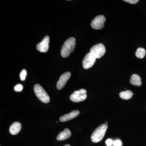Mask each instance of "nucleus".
I'll use <instances>...</instances> for the list:
<instances>
[{"mask_svg": "<svg viewBox=\"0 0 146 146\" xmlns=\"http://www.w3.org/2000/svg\"><path fill=\"white\" fill-rule=\"evenodd\" d=\"M76 43V39L74 37H70L67 39L61 48L60 52L61 56L63 58L68 57L74 49Z\"/></svg>", "mask_w": 146, "mask_h": 146, "instance_id": "1", "label": "nucleus"}, {"mask_svg": "<svg viewBox=\"0 0 146 146\" xmlns=\"http://www.w3.org/2000/svg\"><path fill=\"white\" fill-rule=\"evenodd\" d=\"M108 128L107 125H101L97 128L92 133L91 136V141L94 143H98L102 140Z\"/></svg>", "mask_w": 146, "mask_h": 146, "instance_id": "2", "label": "nucleus"}, {"mask_svg": "<svg viewBox=\"0 0 146 146\" xmlns=\"http://www.w3.org/2000/svg\"><path fill=\"white\" fill-rule=\"evenodd\" d=\"M34 91L36 97L44 103H48L50 101L48 95L41 85L36 84L34 86Z\"/></svg>", "mask_w": 146, "mask_h": 146, "instance_id": "3", "label": "nucleus"}, {"mask_svg": "<svg viewBox=\"0 0 146 146\" xmlns=\"http://www.w3.org/2000/svg\"><path fill=\"white\" fill-rule=\"evenodd\" d=\"M106 50L104 45L102 44H98L94 45L90 49V52L96 58H100L105 54Z\"/></svg>", "mask_w": 146, "mask_h": 146, "instance_id": "4", "label": "nucleus"}, {"mask_svg": "<svg viewBox=\"0 0 146 146\" xmlns=\"http://www.w3.org/2000/svg\"><path fill=\"white\" fill-rule=\"evenodd\" d=\"M86 91L84 89H80L79 91H74L70 96L72 101L74 102H79L83 101L87 98Z\"/></svg>", "mask_w": 146, "mask_h": 146, "instance_id": "5", "label": "nucleus"}, {"mask_svg": "<svg viewBox=\"0 0 146 146\" xmlns=\"http://www.w3.org/2000/svg\"><path fill=\"white\" fill-rule=\"evenodd\" d=\"M106 20L105 17L103 15L97 16L91 22V27L95 29H101L104 27Z\"/></svg>", "mask_w": 146, "mask_h": 146, "instance_id": "6", "label": "nucleus"}, {"mask_svg": "<svg viewBox=\"0 0 146 146\" xmlns=\"http://www.w3.org/2000/svg\"><path fill=\"white\" fill-rule=\"evenodd\" d=\"M97 58L91 53H88L82 60V65L84 69L91 68L96 62Z\"/></svg>", "mask_w": 146, "mask_h": 146, "instance_id": "7", "label": "nucleus"}, {"mask_svg": "<svg viewBox=\"0 0 146 146\" xmlns=\"http://www.w3.org/2000/svg\"><path fill=\"white\" fill-rule=\"evenodd\" d=\"M50 42V37L48 36H46L44 37L43 40L37 44L36 46V49L41 52H46L49 49V44Z\"/></svg>", "mask_w": 146, "mask_h": 146, "instance_id": "8", "label": "nucleus"}, {"mask_svg": "<svg viewBox=\"0 0 146 146\" xmlns=\"http://www.w3.org/2000/svg\"><path fill=\"white\" fill-rule=\"evenodd\" d=\"M71 74L70 72H66L60 76L59 80L56 83V88L58 90L63 89L66 82L70 78Z\"/></svg>", "mask_w": 146, "mask_h": 146, "instance_id": "9", "label": "nucleus"}, {"mask_svg": "<svg viewBox=\"0 0 146 146\" xmlns=\"http://www.w3.org/2000/svg\"><path fill=\"white\" fill-rule=\"evenodd\" d=\"M79 114L80 112L78 110H74L70 113L61 116L60 118V121L64 122L70 121L77 117Z\"/></svg>", "mask_w": 146, "mask_h": 146, "instance_id": "10", "label": "nucleus"}, {"mask_svg": "<svg viewBox=\"0 0 146 146\" xmlns=\"http://www.w3.org/2000/svg\"><path fill=\"white\" fill-rule=\"evenodd\" d=\"M22 128L21 123L18 122L13 123L9 128V132L12 135H16L20 132Z\"/></svg>", "mask_w": 146, "mask_h": 146, "instance_id": "11", "label": "nucleus"}, {"mask_svg": "<svg viewBox=\"0 0 146 146\" xmlns=\"http://www.w3.org/2000/svg\"><path fill=\"white\" fill-rule=\"evenodd\" d=\"M71 136V132L68 128L65 129L64 130L58 135L56 139L58 141H61L68 139Z\"/></svg>", "mask_w": 146, "mask_h": 146, "instance_id": "12", "label": "nucleus"}, {"mask_svg": "<svg viewBox=\"0 0 146 146\" xmlns=\"http://www.w3.org/2000/svg\"><path fill=\"white\" fill-rule=\"evenodd\" d=\"M130 82L131 84L134 86H141L142 84L141 77L136 74H133L131 76Z\"/></svg>", "mask_w": 146, "mask_h": 146, "instance_id": "13", "label": "nucleus"}, {"mask_svg": "<svg viewBox=\"0 0 146 146\" xmlns=\"http://www.w3.org/2000/svg\"><path fill=\"white\" fill-rule=\"evenodd\" d=\"M133 93L132 91L127 90V91H122L120 92L119 96L123 100H127L130 99L133 96Z\"/></svg>", "mask_w": 146, "mask_h": 146, "instance_id": "14", "label": "nucleus"}, {"mask_svg": "<svg viewBox=\"0 0 146 146\" xmlns=\"http://www.w3.org/2000/svg\"><path fill=\"white\" fill-rule=\"evenodd\" d=\"M146 54V50L142 48H139L137 49L136 52V57L139 58H143L145 57Z\"/></svg>", "mask_w": 146, "mask_h": 146, "instance_id": "15", "label": "nucleus"}, {"mask_svg": "<svg viewBox=\"0 0 146 146\" xmlns=\"http://www.w3.org/2000/svg\"><path fill=\"white\" fill-rule=\"evenodd\" d=\"M27 75V72L25 70H23L20 73V77L21 80L24 81L25 80Z\"/></svg>", "mask_w": 146, "mask_h": 146, "instance_id": "16", "label": "nucleus"}, {"mask_svg": "<svg viewBox=\"0 0 146 146\" xmlns=\"http://www.w3.org/2000/svg\"><path fill=\"white\" fill-rule=\"evenodd\" d=\"M23 85L21 84H18L14 86V89L15 91L20 92L23 90Z\"/></svg>", "mask_w": 146, "mask_h": 146, "instance_id": "17", "label": "nucleus"}, {"mask_svg": "<svg viewBox=\"0 0 146 146\" xmlns=\"http://www.w3.org/2000/svg\"><path fill=\"white\" fill-rule=\"evenodd\" d=\"M113 145L114 146H121L122 143L119 140H116L113 141Z\"/></svg>", "mask_w": 146, "mask_h": 146, "instance_id": "18", "label": "nucleus"}, {"mask_svg": "<svg viewBox=\"0 0 146 146\" xmlns=\"http://www.w3.org/2000/svg\"><path fill=\"white\" fill-rule=\"evenodd\" d=\"M106 143L107 146H111L113 144V141L112 139H108L106 141Z\"/></svg>", "mask_w": 146, "mask_h": 146, "instance_id": "19", "label": "nucleus"}, {"mask_svg": "<svg viewBox=\"0 0 146 146\" xmlns=\"http://www.w3.org/2000/svg\"><path fill=\"white\" fill-rule=\"evenodd\" d=\"M124 1L126 2L129 3L131 4H136V3L139 2L138 0H124Z\"/></svg>", "mask_w": 146, "mask_h": 146, "instance_id": "20", "label": "nucleus"}, {"mask_svg": "<svg viewBox=\"0 0 146 146\" xmlns=\"http://www.w3.org/2000/svg\"><path fill=\"white\" fill-rule=\"evenodd\" d=\"M63 146H70V145H64Z\"/></svg>", "mask_w": 146, "mask_h": 146, "instance_id": "21", "label": "nucleus"}, {"mask_svg": "<svg viewBox=\"0 0 146 146\" xmlns=\"http://www.w3.org/2000/svg\"><path fill=\"white\" fill-rule=\"evenodd\" d=\"M106 124L107 125L108 124V122H106Z\"/></svg>", "mask_w": 146, "mask_h": 146, "instance_id": "22", "label": "nucleus"}]
</instances>
